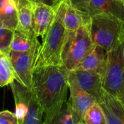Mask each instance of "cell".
Returning <instances> with one entry per match:
<instances>
[{
    "instance_id": "4316f807",
    "label": "cell",
    "mask_w": 124,
    "mask_h": 124,
    "mask_svg": "<svg viewBox=\"0 0 124 124\" xmlns=\"http://www.w3.org/2000/svg\"><path fill=\"white\" fill-rule=\"evenodd\" d=\"M123 54H124V52H123Z\"/></svg>"
},
{
    "instance_id": "30bf717a",
    "label": "cell",
    "mask_w": 124,
    "mask_h": 124,
    "mask_svg": "<svg viewBox=\"0 0 124 124\" xmlns=\"http://www.w3.org/2000/svg\"><path fill=\"white\" fill-rule=\"evenodd\" d=\"M68 89L70 90V98L68 103L83 120V116L86 110L93 104L97 102L94 97L82 90L69 76L68 73Z\"/></svg>"
},
{
    "instance_id": "603a6c76",
    "label": "cell",
    "mask_w": 124,
    "mask_h": 124,
    "mask_svg": "<svg viewBox=\"0 0 124 124\" xmlns=\"http://www.w3.org/2000/svg\"><path fill=\"white\" fill-rule=\"evenodd\" d=\"M0 124H18L15 113L9 110L0 111Z\"/></svg>"
},
{
    "instance_id": "d4e9b609",
    "label": "cell",
    "mask_w": 124,
    "mask_h": 124,
    "mask_svg": "<svg viewBox=\"0 0 124 124\" xmlns=\"http://www.w3.org/2000/svg\"><path fill=\"white\" fill-rule=\"evenodd\" d=\"M119 99H120V100H121V102H122L124 103V95H123V96H122L121 97H120Z\"/></svg>"
},
{
    "instance_id": "277c9868",
    "label": "cell",
    "mask_w": 124,
    "mask_h": 124,
    "mask_svg": "<svg viewBox=\"0 0 124 124\" xmlns=\"http://www.w3.org/2000/svg\"><path fill=\"white\" fill-rule=\"evenodd\" d=\"M89 28L90 26L84 25L75 31H66L61 61L62 65L69 71L77 68L94 45L90 36Z\"/></svg>"
},
{
    "instance_id": "cb8c5ba5",
    "label": "cell",
    "mask_w": 124,
    "mask_h": 124,
    "mask_svg": "<svg viewBox=\"0 0 124 124\" xmlns=\"http://www.w3.org/2000/svg\"><path fill=\"white\" fill-rule=\"evenodd\" d=\"M33 3H40V2H44V0H29Z\"/></svg>"
},
{
    "instance_id": "484cf974",
    "label": "cell",
    "mask_w": 124,
    "mask_h": 124,
    "mask_svg": "<svg viewBox=\"0 0 124 124\" xmlns=\"http://www.w3.org/2000/svg\"><path fill=\"white\" fill-rule=\"evenodd\" d=\"M121 1H122L123 3H124V0H121Z\"/></svg>"
},
{
    "instance_id": "44dd1931",
    "label": "cell",
    "mask_w": 124,
    "mask_h": 124,
    "mask_svg": "<svg viewBox=\"0 0 124 124\" xmlns=\"http://www.w3.org/2000/svg\"><path fill=\"white\" fill-rule=\"evenodd\" d=\"M13 33V30L0 27V52L8 55Z\"/></svg>"
},
{
    "instance_id": "52a82bcc",
    "label": "cell",
    "mask_w": 124,
    "mask_h": 124,
    "mask_svg": "<svg viewBox=\"0 0 124 124\" xmlns=\"http://www.w3.org/2000/svg\"><path fill=\"white\" fill-rule=\"evenodd\" d=\"M69 76L84 92L95 98L99 103L102 100L105 90L102 86V76L96 73L74 70L69 71Z\"/></svg>"
},
{
    "instance_id": "ba28073f",
    "label": "cell",
    "mask_w": 124,
    "mask_h": 124,
    "mask_svg": "<svg viewBox=\"0 0 124 124\" xmlns=\"http://www.w3.org/2000/svg\"><path fill=\"white\" fill-rule=\"evenodd\" d=\"M56 15V6L33 3V32L36 38L44 37Z\"/></svg>"
},
{
    "instance_id": "3957f363",
    "label": "cell",
    "mask_w": 124,
    "mask_h": 124,
    "mask_svg": "<svg viewBox=\"0 0 124 124\" xmlns=\"http://www.w3.org/2000/svg\"><path fill=\"white\" fill-rule=\"evenodd\" d=\"M90 36L94 44L107 52L124 41V22L105 13L91 16Z\"/></svg>"
},
{
    "instance_id": "ac0fdd59",
    "label": "cell",
    "mask_w": 124,
    "mask_h": 124,
    "mask_svg": "<svg viewBox=\"0 0 124 124\" xmlns=\"http://www.w3.org/2000/svg\"><path fill=\"white\" fill-rule=\"evenodd\" d=\"M23 124H45L43 110L31 91L28 109Z\"/></svg>"
},
{
    "instance_id": "5b68a950",
    "label": "cell",
    "mask_w": 124,
    "mask_h": 124,
    "mask_svg": "<svg viewBox=\"0 0 124 124\" xmlns=\"http://www.w3.org/2000/svg\"><path fill=\"white\" fill-rule=\"evenodd\" d=\"M124 41L107 52V62L102 76L104 90L117 98L124 95Z\"/></svg>"
},
{
    "instance_id": "8992f818",
    "label": "cell",
    "mask_w": 124,
    "mask_h": 124,
    "mask_svg": "<svg viewBox=\"0 0 124 124\" xmlns=\"http://www.w3.org/2000/svg\"><path fill=\"white\" fill-rule=\"evenodd\" d=\"M40 44L32 49L18 52L9 51L8 58L13 68L15 80L33 92V73Z\"/></svg>"
},
{
    "instance_id": "9a60e30c",
    "label": "cell",
    "mask_w": 124,
    "mask_h": 124,
    "mask_svg": "<svg viewBox=\"0 0 124 124\" xmlns=\"http://www.w3.org/2000/svg\"><path fill=\"white\" fill-rule=\"evenodd\" d=\"M17 11L15 0H0V27L16 30Z\"/></svg>"
},
{
    "instance_id": "e0dca14e",
    "label": "cell",
    "mask_w": 124,
    "mask_h": 124,
    "mask_svg": "<svg viewBox=\"0 0 124 124\" xmlns=\"http://www.w3.org/2000/svg\"><path fill=\"white\" fill-rule=\"evenodd\" d=\"M49 124H84L83 120L73 110L67 101L57 115Z\"/></svg>"
},
{
    "instance_id": "ffe728a7",
    "label": "cell",
    "mask_w": 124,
    "mask_h": 124,
    "mask_svg": "<svg viewBox=\"0 0 124 124\" xmlns=\"http://www.w3.org/2000/svg\"><path fill=\"white\" fill-rule=\"evenodd\" d=\"M84 124H107L106 116L101 105L96 102L90 106L83 116Z\"/></svg>"
},
{
    "instance_id": "2e32d148",
    "label": "cell",
    "mask_w": 124,
    "mask_h": 124,
    "mask_svg": "<svg viewBox=\"0 0 124 124\" xmlns=\"http://www.w3.org/2000/svg\"><path fill=\"white\" fill-rule=\"evenodd\" d=\"M39 44V42L36 37L30 36L23 32L15 30L10 44V51L18 52H27Z\"/></svg>"
},
{
    "instance_id": "6da1fadb",
    "label": "cell",
    "mask_w": 124,
    "mask_h": 124,
    "mask_svg": "<svg viewBox=\"0 0 124 124\" xmlns=\"http://www.w3.org/2000/svg\"><path fill=\"white\" fill-rule=\"evenodd\" d=\"M68 73L62 65L33 70V92L43 110L45 124L50 123L67 102Z\"/></svg>"
},
{
    "instance_id": "7402d4cb",
    "label": "cell",
    "mask_w": 124,
    "mask_h": 124,
    "mask_svg": "<svg viewBox=\"0 0 124 124\" xmlns=\"http://www.w3.org/2000/svg\"><path fill=\"white\" fill-rule=\"evenodd\" d=\"M52 3V5L54 6L57 4H59L61 1H69L72 5L76 7V8L88 12V7H89V0H50Z\"/></svg>"
},
{
    "instance_id": "d6986e66",
    "label": "cell",
    "mask_w": 124,
    "mask_h": 124,
    "mask_svg": "<svg viewBox=\"0 0 124 124\" xmlns=\"http://www.w3.org/2000/svg\"><path fill=\"white\" fill-rule=\"evenodd\" d=\"M15 80V73L8 56L0 52V86L10 85Z\"/></svg>"
},
{
    "instance_id": "5bb4252c",
    "label": "cell",
    "mask_w": 124,
    "mask_h": 124,
    "mask_svg": "<svg viewBox=\"0 0 124 124\" xmlns=\"http://www.w3.org/2000/svg\"><path fill=\"white\" fill-rule=\"evenodd\" d=\"M17 11V26L16 30L30 36H35L33 32V2L29 0H15ZM36 37V36H35Z\"/></svg>"
},
{
    "instance_id": "4fadbf2b",
    "label": "cell",
    "mask_w": 124,
    "mask_h": 124,
    "mask_svg": "<svg viewBox=\"0 0 124 124\" xmlns=\"http://www.w3.org/2000/svg\"><path fill=\"white\" fill-rule=\"evenodd\" d=\"M88 13L91 16L105 13L124 22V3L121 0H89Z\"/></svg>"
},
{
    "instance_id": "9c48e42d",
    "label": "cell",
    "mask_w": 124,
    "mask_h": 124,
    "mask_svg": "<svg viewBox=\"0 0 124 124\" xmlns=\"http://www.w3.org/2000/svg\"><path fill=\"white\" fill-rule=\"evenodd\" d=\"M62 12V19L66 31H75L79 28L88 25L90 26L91 15L82 11L68 1L60 2Z\"/></svg>"
},
{
    "instance_id": "8fae6325",
    "label": "cell",
    "mask_w": 124,
    "mask_h": 124,
    "mask_svg": "<svg viewBox=\"0 0 124 124\" xmlns=\"http://www.w3.org/2000/svg\"><path fill=\"white\" fill-rule=\"evenodd\" d=\"M106 62L107 52L94 44L75 70L96 73L102 76L105 69Z\"/></svg>"
},
{
    "instance_id": "7c38bea8",
    "label": "cell",
    "mask_w": 124,
    "mask_h": 124,
    "mask_svg": "<svg viewBox=\"0 0 124 124\" xmlns=\"http://www.w3.org/2000/svg\"><path fill=\"white\" fill-rule=\"evenodd\" d=\"M99 104L105 112L107 124H124V105L119 98L105 91Z\"/></svg>"
},
{
    "instance_id": "7a4b0ae2",
    "label": "cell",
    "mask_w": 124,
    "mask_h": 124,
    "mask_svg": "<svg viewBox=\"0 0 124 124\" xmlns=\"http://www.w3.org/2000/svg\"><path fill=\"white\" fill-rule=\"evenodd\" d=\"M56 6V15L49 30L42 39L39 45L35 63L36 68L60 65H62L61 55L66 36L60 3Z\"/></svg>"
}]
</instances>
